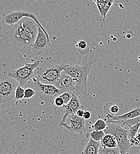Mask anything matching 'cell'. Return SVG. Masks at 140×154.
<instances>
[{
    "label": "cell",
    "instance_id": "cell-28",
    "mask_svg": "<svg viewBox=\"0 0 140 154\" xmlns=\"http://www.w3.org/2000/svg\"><path fill=\"white\" fill-rule=\"evenodd\" d=\"M91 113L89 111H85V113H84V115L83 116V118L85 119V120H88L91 118Z\"/></svg>",
    "mask_w": 140,
    "mask_h": 154
},
{
    "label": "cell",
    "instance_id": "cell-16",
    "mask_svg": "<svg viewBox=\"0 0 140 154\" xmlns=\"http://www.w3.org/2000/svg\"><path fill=\"white\" fill-rule=\"evenodd\" d=\"M100 143L90 138L89 142L85 146L82 154H99L100 152Z\"/></svg>",
    "mask_w": 140,
    "mask_h": 154
},
{
    "label": "cell",
    "instance_id": "cell-18",
    "mask_svg": "<svg viewBox=\"0 0 140 154\" xmlns=\"http://www.w3.org/2000/svg\"><path fill=\"white\" fill-rule=\"evenodd\" d=\"M104 112L107 113V111H109L107 115H110L115 116V114H117L119 111V107L113 103L107 104L104 106Z\"/></svg>",
    "mask_w": 140,
    "mask_h": 154
},
{
    "label": "cell",
    "instance_id": "cell-10",
    "mask_svg": "<svg viewBox=\"0 0 140 154\" xmlns=\"http://www.w3.org/2000/svg\"><path fill=\"white\" fill-rule=\"evenodd\" d=\"M50 38L47 31L43 30L40 27H38V33L35 43L32 46L34 52L38 55L43 54L49 47Z\"/></svg>",
    "mask_w": 140,
    "mask_h": 154
},
{
    "label": "cell",
    "instance_id": "cell-24",
    "mask_svg": "<svg viewBox=\"0 0 140 154\" xmlns=\"http://www.w3.org/2000/svg\"><path fill=\"white\" fill-rule=\"evenodd\" d=\"M37 93L36 91L32 89V88L28 87L25 89V93H24V98L25 99H29L32 98V97L35 96Z\"/></svg>",
    "mask_w": 140,
    "mask_h": 154
},
{
    "label": "cell",
    "instance_id": "cell-15",
    "mask_svg": "<svg viewBox=\"0 0 140 154\" xmlns=\"http://www.w3.org/2000/svg\"><path fill=\"white\" fill-rule=\"evenodd\" d=\"M100 145L103 148H115L118 147V142L115 137L109 134H106L101 140Z\"/></svg>",
    "mask_w": 140,
    "mask_h": 154
},
{
    "label": "cell",
    "instance_id": "cell-21",
    "mask_svg": "<svg viewBox=\"0 0 140 154\" xmlns=\"http://www.w3.org/2000/svg\"><path fill=\"white\" fill-rule=\"evenodd\" d=\"M24 93H25V89H24L20 85H18L16 91V95L15 98L18 100H21L24 98Z\"/></svg>",
    "mask_w": 140,
    "mask_h": 154
},
{
    "label": "cell",
    "instance_id": "cell-23",
    "mask_svg": "<svg viewBox=\"0 0 140 154\" xmlns=\"http://www.w3.org/2000/svg\"><path fill=\"white\" fill-rule=\"evenodd\" d=\"M73 93H70V92H64V93H63L60 95V97L62 98V99L64 100V105H67L70 101V100H72V98Z\"/></svg>",
    "mask_w": 140,
    "mask_h": 154
},
{
    "label": "cell",
    "instance_id": "cell-13",
    "mask_svg": "<svg viewBox=\"0 0 140 154\" xmlns=\"http://www.w3.org/2000/svg\"><path fill=\"white\" fill-rule=\"evenodd\" d=\"M140 116V108L137 107L125 114L120 116H112L107 115V121H116V122H123L129 120L137 117Z\"/></svg>",
    "mask_w": 140,
    "mask_h": 154
},
{
    "label": "cell",
    "instance_id": "cell-8",
    "mask_svg": "<svg viewBox=\"0 0 140 154\" xmlns=\"http://www.w3.org/2000/svg\"><path fill=\"white\" fill-rule=\"evenodd\" d=\"M25 17L30 18L31 19L35 20L43 30L46 31L45 29L43 27V26L41 25L40 22L39 21V20L35 16V14L23 11H5L2 14V21L4 24L8 25V26L13 27L16 24H17L21 20H22L23 18H25Z\"/></svg>",
    "mask_w": 140,
    "mask_h": 154
},
{
    "label": "cell",
    "instance_id": "cell-31",
    "mask_svg": "<svg viewBox=\"0 0 140 154\" xmlns=\"http://www.w3.org/2000/svg\"><path fill=\"white\" fill-rule=\"evenodd\" d=\"M137 107H140V100H138L137 101Z\"/></svg>",
    "mask_w": 140,
    "mask_h": 154
},
{
    "label": "cell",
    "instance_id": "cell-7",
    "mask_svg": "<svg viewBox=\"0 0 140 154\" xmlns=\"http://www.w3.org/2000/svg\"><path fill=\"white\" fill-rule=\"evenodd\" d=\"M19 85V82L15 79L4 76L0 81V100L1 104L10 102L15 98L16 91Z\"/></svg>",
    "mask_w": 140,
    "mask_h": 154
},
{
    "label": "cell",
    "instance_id": "cell-12",
    "mask_svg": "<svg viewBox=\"0 0 140 154\" xmlns=\"http://www.w3.org/2000/svg\"><path fill=\"white\" fill-rule=\"evenodd\" d=\"M63 107L65 113L62 119V121L61 122L62 123H65V121L69 116L75 115L78 110L84 109V107L80 104L78 97L75 93H73L70 101L67 105H64Z\"/></svg>",
    "mask_w": 140,
    "mask_h": 154
},
{
    "label": "cell",
    "instance_id": "cell-17",
    "mask_svg": "<svg viewBox=\"0 0 140 154\" xmlns=\"http://www.w3.org/2000/svg\"><path fill=\"white\" fill-rule=\"evenodd\" d=\"M106 134L104 131H93L91 132L87 133L86 136L92 139L93 140L96 141V142H101V140L103 139V138L105 136Z\"/></svg>",
    "mask_w": 140,
    "mask_h": 154
},
{
    "label": "cell",
    "instance_id": "cell-20",
    "mask_svg": "<svg viewBox=\"0 0 140 154\" xmlns=\"http://www.w3.org/2000/svg\"><path fill=\"white\" fill-rule=\"evenodd\" d=\"M140 125L137 124L136 125H134L131 128H129V132H128V138L129 139L135 137L136 135H137L138 130L140 129Z\"/></svg>",
    "mask_w": 140,
    "mask_h": 154
},
{
    "label": "cell",
    "instance_id": "cell-1",
    "mask_svg": "<svg viewBox=\"0 0 140 154\" xmlns=\"http://www.w3.org/2000/svg\"><path fill=\"white\" fill-rule=\"evenodd\" d=\"M95 53L90 52L81 60L67 65L64 71L76 81L75 93L80 97L85 94L88 90L87 79L94 63Z\"/></svg>",
    "mask_w": 140,
    "mask_h": 154
},
{
    "label": "cell",
    "instance_id": "cell-5",
    "mask_svg": "<svg viewBox=\"0 0 140 154\" xmlns=\"http://www.w3.org/2000/svg\"><path fill=\"white\" fill-rule=\"evenodd\" d=\"M28 85L36 91L41 99L49 103H54L55 99L63 93L54 85L42 84L34 77Z\"/></svg>",
    "mask_w": 140,
    "mask_h": 154
},
{
    "label": "cell",
    "instance_id": "cell-3",
    "mask_svg": "<svg viewBox=\"0 0 140 154\" xmlns=\"http://www.w3.org/2000/svg\"><path fill=\"white\" fill-rule=\"evenodd\" d=\"M66 66V64H46L42 65L38 69L34 78L42 84L55 86Z\"/></svg>",
    "mask_w": 140,
    "mask_h": 154
},
{
    "label": "cell",
    "instance_id": "cell-19",
    "mask_svg": "<svg viewBox=\"0 0 140 154\" xmlns=\"http://www.w3.org/2000/svg\"><path fill=\"white\" fill-rule=\"evenodd\" d=\"M107 123L102 120V119H99L97 120L95 123L91 126L90 129H94V131H104L107 128Z\"/></svg>",
    "mask_w": 140,
    "mask_h": 154
},
{
    "label": "cell",
    "instance_id": "cell-9",
    "mask_svg": "<svg viewBox=\"0 0 140 154\" xmlns=\"http://www.w3.org/2000/svg\"><path fill=\"white\" fill-rule=\"evenodd\" d=\"M67 119H69L70 125H69L66 123L61 122L60 126L65 128L69 132L72 133L82 134L86 132L85 120L83 117H80L75 114L69 116Z\"/></svg>",
    "mask_w": 140,
    "mask_h": 154
},
{
    "label": "cell",
    "instance_id": "cell-29",
    "mask_svg": "<svg viewBox=\"0 0 140 154\" xmlns=\"http://www.w3.org/2000/svg\"><path fill=\"white\" fill-rule=\"evenodd\" d=\"M84 113H85V111L83 109H80L77 111L76 115L80 117H83V116L84 115Z\"/></svg>",
    "mask_w": 140,
    "mask_h": 154
},
{
    "label": "cell",
    "instance_id": "cell-33",
    "mask_svg": "<svg viewBox=\"0 0 140 154\" xmlns=\"http://www.w3.org/2000/svg\"></svg>",
    "mask_w": 140,
    "mask_h": 154
},
{
    "label": "cell",
    "instance_id": "cell-2",
    "mask_svg": "<svg viewBox=\"0 0 140 154\" xmlns=\"http://www.w3.org/2000/svg\"><path fill=\"white\" fill-rule=\"evenodd\" d=\"M38 27L39 25L35 20L25 17L12 27L8 33V37L15 46L32 47L37 37Z\"/></svg>",
    "mask_w": 140,
    "mask_h": 154
},
{
    "label": "cell",
    "instance_id": "cell-26",
    "mask_svg": "<svg viewBox=\"0 0 140 154\" xmlns=\"http://www.w3.org/2000/svg\"><path fill=\"white\" fill-rule=\"evenodd\" d=\"M76 46L78 47L79 49H85L86 47H87V44H86V42L85 41L80 40L78 42V43L77 44Z\"/></svg>",
    "mask_w": 140,
    "mask_h": 154
},
{
    "label": "cell",
    "instance_id": "cell-11",
    "mask_svg": "<svg viewBox=\"0 0 140 154\" xmlns=\"http://www.w3.org/2000/svg\"><path fill=\"white\" fill-rule=\"evenodd\" d=\"M55 87L61 90L63 93L70 92L73 93H75L76 81L73 78L67 75L63 71L58 82Z\"/></svg>",
    "mask_w": 140,
    "mask_h": 154
},
{
    "label": "cell",
    "instance_id": "cell-25",
    "mask_svg": "<svg viewBox=\"0 0 140 154\" xmlns=\"http://www.w3.org/2000/svg\"><path fill=\"white\" fill-rule=\"evenodd\" d=\"M54 103L55 104L56 106H58V107H61L64 105V100L62 99V98H61L60 96L57 97L55 100H54Z\"/></svg>",
    "mask_w": 140,
    "mask_h": 154
},
{
    "label": "cell",
    "instance_id": "cell-22",
    "mask_svg": "<svg viewBox=\"0 0 140 154\" xmlns=\"http://www.w3.org/2000/svg\"><path fill=\"white\" fill-rule=\"evenodd\" d=\"M100 151L104 154H120V150L118 147L115 148H101Z\"/></svg>",
    "mask_w": 140,
    "mask_h": 154
},
{
    "label": "cell",
    "instance_id": "cell-14",
    "mask_svg": "<svg viewBox=\"0 0 140 154\" xmlns=\"http://www.w3.org/2000/svg\"><path fill=\"white\" fill-rule=\"evenodd\" d=\"M94 2L96 3L97 7L99 10L101 16L105 19L106 17L107 14L111 8L113 3H115V1L110 0V1H94Z\"/></svg>",
    "mask_w": 140,
    "mask_h": 154
},
{
    "label": "cell",
    "instance_id": "cell-6",
    "mask_svg": "<svg viewBox=\"0 0 140 154\" xmlns=\"http://www.w3.org/2000/svg\"><path fill=\"white\" fill-rule=\"evenodd\" d=\"M41 62L37 60L33 63H26L23 67L15 70L10 71L8 76L16 80L21 87L27 86L29 82L35 77V71L38 69Z\"/></svg>",
    "mask_w": 140,
    "mask_h": 154
},
{
    "label": "cell",
    "instance_id": "cell-27",
    "mask_svg": "<svg viewBox=\"0 0 140 154\" xmlns=\"http://www.w3.org/2000/svg\"><path fill=\"white\" fill-rule=\"evenodd\" d=\"M129 142L132 146H137L140 145V142L138 139L135 137L129 139Z\"/></svg>",
    "mask_w": 140,
    "mask_h": 154
},
{
    "label": "cell",
    "instance_id": "cell-4",
    "mask_svg": "<svg viewBox=\"0 0 140 154\" xmlns=\"http://www.w3.org/2000/svg\"><path fill=\"white\" fill-rule=\"evenodd\" d=\"M106 123L107 126L104 132L106 134L113 135L115 137L120 154H126L132 147L128 138L129 130L124 128V125L113 121H107Z\"/></svg>",
    "mask_w": 140,
    "mask_h": 154
},
{
    "label": "cell",
    "instance_id": "cell-32",
    "mask_svg": "<svg viewBox=\"0 0 140 154\" xmlns=\"http://www.w3.org/2000/svg\"><path fill=\"white\" fill-rule=\"evenodd\" d=\"M99 154H103V152H101V151H100V152H99Z\"/></svg>",
    "mask_w": 140,
    "mask_h": 154
},
{
    "label": "cell",
    "instance_id": "cell-30",
    "mask_svg": "<svg viewBox=\"0 0 140 154\" xmlns=\"http://www.w3.org/2000/svg\"><path fill=\"white\" fill-rule=\"evenodd\" d=\"M135 137L138 139V140L140 142V133H138V134H137V135H136Z\"/></svg>",
    "mask_w": 140,
    "mask_h": 154
}]
</instances>
